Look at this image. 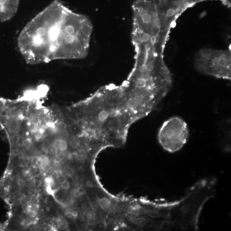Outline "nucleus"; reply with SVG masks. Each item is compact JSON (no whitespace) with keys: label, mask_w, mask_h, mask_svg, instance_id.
Here are the masks:
<instances>
[{"label":"nucleus","mask_w":231,"mask_h":231,"mask_svg":"<svg viewBox=\"0 0 231 231\" xmlns=\"http://www.w3.org/2000/svg\"><path fill=\"white\" fill-rule=\"evenodd\" d=\"M173 78L163 54L137 55L128 80L122 84V96L131 114L137 118L146 117L171 90Z\"/></svg>","instance_id":"f257e3e1"},{"label":"nucleus","mask_w":231,"mask_h":231,"mask_svg":"<svg viewBox=\"0 0 231 231\" xmlns=\"http://www.w3.org/2000/svg\"><path fill=\"white\" fill-rule=\"evenodd\" d=\"M67 108L77 125L99 140L111 135L123 138L133 124L123 103L122 85L104 86Z\"/></svg>","instance_id":"f03ea898"},{"label":"nucleus","mask_w":231,"mask_h":231,"mask_svg":"<svg viewBox=\"0 0 231 231\" xmlns=\"http://www.w3.org/2000/svg\"><path fill=\"white\" fill-rule=\"evenodd\" d=\"M66 7L60 1L55 0L22 30L18 37V47L27 64L35 65L51 61L52 30Z\"/></svg>","instance_id":"7ed1b4c3"},{"label":"nucleus","mask_w":231,"mask_h":231,"mask_svg":"<svg viewBox=\"0 0 231 231\" xmlns=\"http://www.w3.org/2000/svg\"><path fill=\"white\" fill-rule=\"evenodd\" d=\"M133 9L137 51L153 50L163 53L171 26L158 9L155 0H137Z\"/></svg>","instance_id":"20e7f679"},{"label":"nucleus","mask_w":231,"mask_h":231,"mask_svg":"<svg viewBox=\"0 0 231 231\" xmlns=\"http://www.w3.org/2000/svg\"><path fill=\"white\" fill-rule=\"evenodd\" d=\"M91 32L88 19L67 7L54 45L52 60L84 58L87 54Z\"/></svg>","instance_id":"39448f33"},{"label":"nucleus","mask_w":231,"mask_h":231,"mask_svg":"<svg viewBox=\"0 0 231 231\" xmlns=\"http://www.w3.org/2000/svg\"><path fill=\"white\" fill-rule=\"evenodd\" d=\"M194 65L196 69L203 74L231 80L230 50H200L195 57Z\"/></svg>","instance_id":"423d86ee"},{"label":"nucleus","mask_w":231,"mask_h":231,"mask_svg":"<svg viewBox=\"0 0 231 231\" xmlns=\"http://www.w3.org/2000/svg\"><path fill=\"white\" fill-rule=\"evenodd\" d=\"M189 136L186 122L180 117L170 118L162 125L158 138L162 147L169 152L179 151L184 145Z\"/></svg>","instance_id":"0eeeda50"},{"label":"nucleus","mask_w":231,"mask_h":231,"mask_svg":"<svg viewBox=\"0 0 231 231\" xmlns=\"http://www.w3.org/2000/svg\"><path fill=\"white\" fill-rule=\"evenodd\" d=\"M155 1L161 14L172 26L184 11L203 0H155Z\"/></svg>","instance_id":"6e6552de"},{"label":"nucleus","mask_w":231,"mask_h":231,"mask_svg":"<svg viewBox=\"0 0 231 231\" xmlns=\"http://www.w3.org/2000/svg\"><path fill=\"white\" fill-rule=\"evenodd\" d=\"M20 0H0V22L12 19L17 13Z\"/></svg>","instance_id":"1a4fd4ad"},{"label":"nucleus","mask_w":231,"mask_h":231,"mask_svg":"<svg viewBox=\"0 0 231 231\" xmlns=\"http://www.w3.org/2000/svg\"><path fill=\"white\" fill-rule=\"evenodd\" d=\"M74 155L75 159L79 161L85 160L87 157V152L85 149L82 148H78L75 149Z\"/></svg>","instance_id":"9d476101"},{"label":"nucleus","mask_w":231,"mask_h":231,"mask_svg":"<svg viewBox=\"0 0 231 231\" xmlns=\"http://www.w3.org/2000/svg\"><path fill=\"white\" fill-rule=\"evenodd\" d=\"M99 204L101 209L107 210L111 207L112 203L108 198L103 197L99 199Z\"/></svg>","instance_id":"9b49d317"},{"label":"nucleus","mask_w":231,"mask_h":231,"mask_svg":"<svg viewBox=\"0 0 231 231\" xmlns=\"http://www.w3.org/2000/svg\"><path fill=\"white\" fill-rule=\"evenodd\" d=\"M57 225L60 230H65L68 227L67 222L64 219L60 218L57 221Z\"/></svg>","instance_id":"f8f14e48"},{"label":"nucleus","mask_w":231,"mask_h":231,"mask_svg":"<svg viewBox=\"0 0 231 231\" xmlns=\"http://www.w3.org/2000/svg\"><path fill=\"white\" fill-rule=\"evenodd\" d=\"M41 162V167H45L49 165L50 163V160L49 157L46 155H42L39 157Z\"/></svg>","instance_id":"ddd939ff"},{"label":"nucleus","mask_w":231,"mask_h":231,"mask_svg":"<svg viewBox=\"0 0 231 231\" xmlns=\"http://www.w3.org/2000/svg\"><path fill=\"white\" fill-rule=\"evenodd\" d=\"M32 164L36 167H41V162L39 157H35L32 160Z\"/></svg>","instance_id":"4468645a"},{"label":"nucleus","mask_w":231,"mask_h":231,"mask_svg":"<svg viewBox=\"0 0 231 231\" xmlns=\"http://www.w3.org/2000/svg\"><path fill=\"white\" fill-rule=\"evenodd\" d=\"M45 182L47 186H50L51 187L54 184V179L51 177H46L45 179Z\"/></svg>","instance_id":"2eb2a0df"},{"label":"nucleus","mask_w":231,"mask_h":231,"mask_svg":"<svg viewBox=\"0 0 231 231\" xmlns=\"http://www.w3.org/2000/svg\"><path fill=\"white\" fill-rule=\"evenodd\" d=\"M135 223L139 226H143L145 224V219L143 218H138L135 220Z\"/></svg>","instance_id":"dca6fc26"},{"label":"nucleus","mask_w":231,"mask_h":231,"mask_svg":"<svg viewBox=\"0 0 231 231\" xmlns=\"http://www.w3.org/2000/svg\"><path fill=\"white\" fill-rule=\"evenodd\" d=\"M86 216H87V218L88 219H89L93 218L95 217L96 214L94 211H89L87 212Z\"/></svg>","instance_id":"f3484780"},{"label":"nucleus","mask_w":231,"mask_h":231,"mask_svg":"<svg viewBox=\"0 0 231 231\" xmlns=\"http://www.w3.org/2000/svg\"><path fill=\"white\" fill-rule=\"evenodd\" d=\"M61 187L64 189L67 190L70 187V183L68 181L66 180L64 183L61 184Z\"/></svg>","instance_id":"a211bd4d"},{"label":"nucleus","mask_w":231,"mask_h":231,"mask_svg":"<svg viewBox=\"0 0 231 231\" xmlns=\"http://www.w3.org/2000/svg\"><path fill=\"white\" fill-rule=\"evenodd\" d=\"M66 180V179L64 175H60L58 177V182L60 184H62Z\"/></svg>","instance_id":"6ab92c4d"},{"label":"nucleus","mask_w":231,"mask_h":231,"mask_svg":"<svg viewBox=\"0 0 231 231\" xmlns=\"http://www.w3.org/2000/svg\"><path fill=\"white\" fill-rule=\"evenodd\" d=\"M17 184L18 185L19 187H21V188H23L25 186L26 182H25V181L24 180L21 179L18 180Z\"/></svg>","instance_id":"aec40b11"},{"label":"nucleus","mask_w":231,"mask_h":231,"mask_svg":"<svg viewBox=\"0 0 231 231\" xmlns=\"http://www.w3.org/2000/svg\"><path fill=\"white\" fill-rule=\"evenodd\" d=\"M66 215L68 217L71 219H75L76 217V215H75V213L71 212V211L67 212Z\"/></svg>","instance_id":"412c9836"},{"label":"nucleus","mask_w":231,"mask_h":231,"mask_svg":"<svg viewBox=\"0 0 231 231\" xmlns=\"http://www.w3.org/2000/svg\"><path fill=\"white\" fill-rule=\"evenodd\" d=\"M88 224L90 226H94L96 223V219L95 218H93L89 219L88 220Z\"/></svg>","instance_id":"4be33fe9"},{"label":"nucleus","mask_w":231,"mask_h":231,"mask_svg":"<svg viewBox=\"0 0 231 231\" xmlns=\"http://www.w3.org/2000/svg\"><path fill=\"white\" fill-rule=\"evenodd\" d=\"M46 190H47V192H48V194H49L51 195L54 194V191L52 189L51 186H47Z\"/></svg>","instance_id":"5701e85b"},{"label":"nucleus","mask_w":231,"mask_h":231,"mask_svg":"<svg viewBox=\"0 0 231 231\" xmlns=\"http://www.w3.org/2000/svg\"><path fill=\"white\" fill-rule=\"evenodd\" d=\"M207 1V0H203V1ZM220 1L223 2L226 5H228L229 6L231 5V0H220Z\"/></svg>","instance_id":"b1692460"},{"label":"nucleus","mask_w":231,"mask_h":231,"mask_svg":"<svg viewBox=\"0 0 231 231\" xmlns=\"http://www.w3.org/2000/svg\"><path fill=\"white\" fill-rule=\"evenodd\" d=\"M67 173L68 176H71L72 175L73 173V171L72 169L71 168L68 169L67 171Z\"/></svg>","instance_id":"393cba45"},{"label":"nucleus","mask_w":231,"mask_h":231,"mask_svg":"<svg viewBox=\"0 0 231 231\" xmlns=\"http://www.w3.org/2000/svg\"><path fill=\"white\" fill-rule=\"evenodd\" d=\"M87 185L88 187L91 188V187H92L93 186V183L92 182L88 181L87 182Z\"/></svg>","instance_id":"a878e982"}]
</instances>
